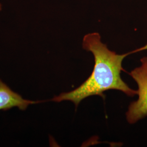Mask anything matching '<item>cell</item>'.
Here are the masks:
<instances>
[{"mask_svg":"<svg viewBox=\"0 0 147 147\" xmlns=\"http://www.w3.org/2000/svg\"><path fill=\"white\" fill-rule=\"evenodd\" d=\"M141 66L129 73L138 87V98L130 104L126 112V120L131 124L147 116V57L141 58Z\"/></svg>","mask_w":147,"mask_h":147,"instance_id":"2","label":"cell"},{"mask_svg":"<svg viewBox=\"0 0 147 147\" xmlns=\"http://www.w3.org/2000/svg\"><path fill=\"white\" fill-rule=\"evenodd\" d=\"M82 47L94 56V66L90 76L79 87L62 93L50 101H70L77 107L82 100L90 96L99 95L104 98V92L110 89L120 90L130 97L137 94V90L130 88L121 78V71L124 70L122 62L132 53L147 50V44L129 53L118 55L101 42L99 33L93 32L84 36Z\"/></svg>","mask_w":147,"mask_h":147,"instance_id":"1","label":"cell"},{"mask_svg":"<svg viewBox=\"0 0 147 147\" xmlns=\"http://www.w3.org/2000/svg\"><path fill=\"white\" fill-rule=\"evenodd\" d=\"M39 102V101L24 99L21 95L12 90L0 79V111H8L13 107L24 111L29 105Z\"/></svg>","mask_w":147,"mask_h":147,"instance_id":"3","label":"cell"}]
</instances>
